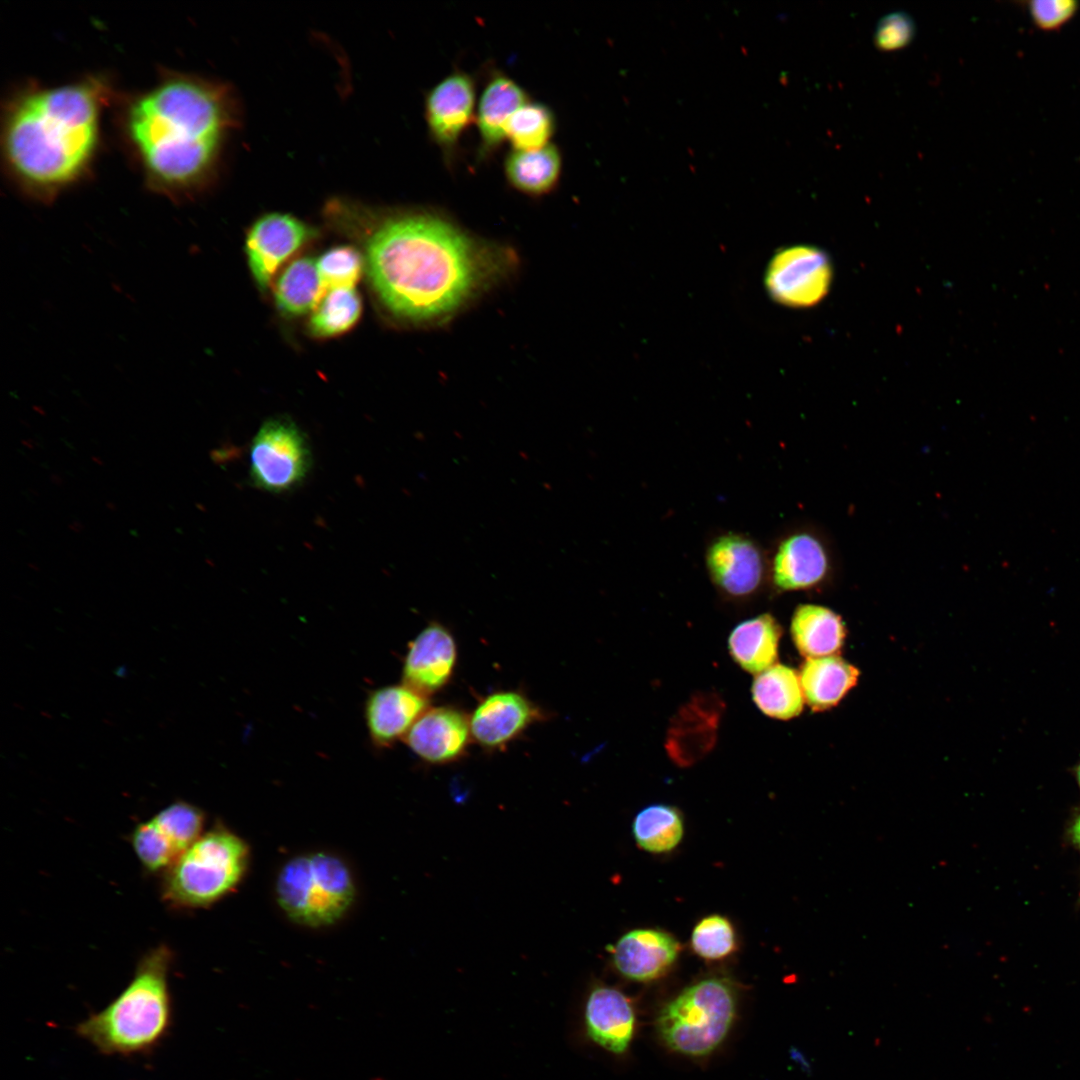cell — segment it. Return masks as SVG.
<instances>
[{"label": "cell", "instance_id": "1", "mask_svg": "<svg viewBox=\"0 0 1080 1080\" xmlns=\"http://www.w3.org/2000/svg\"><path fill=\"white\" fill-rule=\"evenodd\" d=\"M361 214L370 223L365 264L371 284L384 306L404 321L445 322L513 265L509 251L479 241L440 215Z\"/></svg>", "mask_w": 1080, "mask_h": 1080}, {"label": "cell", "instance_id": "2", "mask_svg": "<svg viewBox=\"0 0 1080 1080\" xmlns=\"http://www.w3.org/2000/svg\"><path fill=\"white\" fill-rule=\"evenodd\" d=\"M233 120L224 87L179 77L133 104L128 129L151 180L167 191H184L208 175Z\"/></svg>", "mask_w": 1080, "mask_h": 1080}, {"label": "cell", "instance_id": "3", "mask_svg": "<svg viewBox=\"0 0 1080 1080\" xmlns=\"http://www.w3.org/2000/svg\"><path fill=\"white\" fill-rule=\"evenodd\" d=\"M100 97L82 83L41 89L18 100L8 115V164L26 186L51 193L76 179L95 149Z\"/></svg>", "mask_w": 1080, "mask_h": 1080}, {"label": "cell", "instance_id": "4", "mask_svg": "<svg viewBox=\"0 0 1080 1080\" xmlns=\"http://www.w3.org/2000/svg\"><path fill=\"white\" fill-rule=\"evenodd\" d=\"M173 958L164 944L147 951L127 986L105 1008L78 1023L77 1035L105 1055L132 1056L156 1048L172 1025L168 979Z\"/></svg>", "mask_w": 1080, "mask_h": 1080}, {"label": "cell", "instance_id": "5", "mask_svg": "<svg viewBox=\"0 0 1080 1080\" xmlns=\"http://www.w3.org/2000/svg\"><path fill=\"white\" fill-rule=\"evenodd\" d=\"M247 863L246 843L215 827L202 833L162 874L161 898L177 910L208 907L237 886Z\"/></svg>", "mask_w": 1080, "mask_h": 1080}, {"label": "cell", "instance_id": "6", "mask_svg": "<svg viewBox=\"0 0 1080 1080\" xmlns=\"http://www.w3.org/2000/svg\"><path fill=\"white\" fill-rule=\"evenodd\" d=\"M737 1010L734 984L725 977L693 983L658 1013L659 1037L672 1051L703 1057L715 1051L728 1035Z\"/></svg>", "mask_w": 1080, "mask_h": 1080}, {"label": "cell", "instance_id": "7", "mask_svg": "<svg viewBox=\"0 0 1080 1080\" xmlns=\"http://www.w3.org/2000/svg\"><path fill=\"white\" fill-rule=\"evenodd\" d=\"M278 903L294 922L311 927L330 925L351 906L355 887L342 860L328 853L291 859L276 883Z\"/></svg>", "mask_w": 1080, "mask_h": 1080}, {"label": "cell", "instance_id": "8", "mask_svg": "<svg viewBox=\"0 0 1080 1080\" xmlns=\"http://www.w3.org/2000/svg\"><path fill=\"white\" fill-rule=\"evenodd\" d=\"M311 466L307 439L287 417L265 421L251 441L249 475L256 488L282 493L296 488Z\"/></svg>", "mask_w": 1080, "mask_h": 1080}, {"label": "cell", "instance_id": "9", "mask_svg": "<svg viewBox=\"0 0 1080 1080\" xmlns=\"http://www.w3.org/2000/svg\"><path fill=\"white\" fill-rule=\"evenodd\" d=\"M704 563L714 587L730 598L754 595L769 578V554L752 536L726 531L706 545Z\"/></svg>", "mask_w": 1080, "mask_h": 1080}, {"label": "cell", "instance_id": "10", "mask_svg": "<svg viewBox=\"0 0 1080 1080\" xmlns=\"http://www.w3.org/2000/svg\"><path fill=\"white\" fill-rule=\"evenodd\" d=\"M831 280L828 257L822 250L808 245L779 250L769 261L764 278L769 296L794 308L819 303L828 293Z\"/></svg>", "mask_w": 1080, "mask_h": 1080}, {"label": "cell", "instance_id": "11", "mask_svg": "<svg viewBox=\"0 0 1080 1080\" xmlns=\"http://www.w3.org/2000/svg\"><path fill=\"white\" fill-rule=\"evenodd\" d=\"M832 568L828 544L808 528L786 533L769 554V579L782 592L817 587L831 575Z\"/></svg>", "mask_w": 1080, "mask_h": 1080}, {"label": "cell", "instance_id": "12", "mask_svg": "<svg viewBox=\"0 0 1080 1080\" xmlns=\"http://www.w3.org/2000/svg\"><path fill=\"white\" fill-rule=\"evenodd\" d=\"M313 229L290 214L273 212L250 227L245 251L256 284L266 289L278 268L314 235Z\"/></svg>", "mask_w": 1080, "mask_h": 1080}, {"label": "cell", "instance_id": "13", "mask_svg": "<svg viewBox=\"0 0 1080 1080\" xmlns=\"http://www.w3.org/2000/svg\"><path fill=\"white\" fill-rule=\"evenodd\" d=\"M457 662V645L442 624L430 623L409 643L402 666L403 683L429 696L451 679Z\"/></svg>", "mask_w": 1080, "mask_h": 1080}, {"label": "cell", "instance_id": "14", "mask_svg": "<svg viewBox=\"0 0 1080 1080\" xmlns=\"http://www.w3.org/2000/svg\"><path fill=\"white\" fill-rule=\"evenodd\" d=\"M616 971L636 982H650L666 974L676 962L680 944L669 932L637 928L607 947Z\"/></svg>", "mask_w": 1080, "mask_h": 1080}, {"label": "cell", "instance_id": "15", "mask_svg": "<svg viewBox=\"0 0 1080 1080\" xmlns=\"http://www.w3.org/2000/svg\"><path fill=\"white\" fill-rule=\"evenodd\" d=\"M542 718V711L520 692H496L483 698L473 710L469 718L471 738L489 750L503 748Z\"/></svg>", "mask_w": 1080, "mask_h": 1080}, {"label": "cell", "instance_id": "16", "mask_svg": "<svg viewBox=\"0 0 1080 1080\" xmlns=\"http://www.w3.org/2000/svg\"><path fill=\"white\" fill-rule=\"evenodd\" d=\"M428 708V697L404 683L370 692L365 701L364 717L373 745L386 748L404 739Z\"/></svg>", "mask_w": 1080, "mask_h": 1080}, {"label": "cell", "instance_id": "17", "mask_svg": "<svg viewBox=\"0 0 1080 1080\" xmlns=\"http://www.w3.org/2000/svg\"><path fill=\"white\" fill-rule=\"evenodd\" d=\"M471 737L469 718L448 707L428 708L414 723L404 742L421 760L445 764L459 759Z\"/></svg>", "mask_w": 1080, "mask_h": 1080}, {"label": "cell", "instance_id": "18", "mask_svg": "<svg viewBox=\"0 0 1080 1080\" xmlns=\"http://www.w3.org/2000/svg\"><path fill=\"white\" fill-rule=\"evenodd\" d=\"M475 105V85L465 72L455 71L428 93L425 116L434 141L452 150L470 125Z\"/></svg>", "mask_w": 1080, "mask_h": 1080}, {"label": "cell", "instance_id": "19", "mask_svg": "<svg viewBox=\"0 0 1080 1080\" xmlns=\"http://www.w3.org/2000/svg\"><path fill=\"white\" fill-rule=\"evenodd\" d=\"M588 1037L603 1049L623 1054L635 1031V1012L630 999L617 988L595 984L584 1007Z\"/></svg>", "mask_w": 1080, "mask_h": 1080}, {"label": "cell", "instance_id": "20", "mask_svg": "<svg viewBox=\"0 0 1080 1080\" xmlns=\"http://www.w3.org/2000/svg\"><path fill=\"white\" fill-rule=\"evenodd\" d=\"M718 706L712 697L701 696L682 708L667 742L671 756L679 764H689L709 750L719 719Z\"/></svg>", "mask_w": 1080, "mask_h": 1080}, {"label": "cell", "instance_id": "21", "mask_svg": "<svg viewBox=\"0 0 1080 1080\" xmlns=\"http://www.w3.org/2000/svg\"><path fill=\"white\" fill-rule=\"evenodd\" d=\"M527 102L525 91L513 79L495 74L486 84L477 113V126L484 153L495 150L506 138L512 115Z\"/></svg>", "mask_w": 1080, "mask_h": 1080}, {"label": "cell", "instance_id": "22", "mask_svg": "<svg viewBox=\"0 0 1080 1080\" xmlns=\"http://www.w3.org/2000/svg\"><path fill=\"white\" fill-rule=\"evenodd\" d=\"M857 668L837 656L808 658L801 667L804 699L815 711L836 705L857 683Z\"/></svg>", "mask_w": 1080, "mask_h": 1080}, {"label": "cell", "instance_id": "23", "mask_svg": "<svg viewBox=\"0 0 1080 1080\" xmlns=\"http://www.w3.org/2000/svg\"><path fill=\"white\" fill-rule=\"evenodd\" d=\"M845 626L832 610L815 604H802L794 611L791 634L798 651L807 658L831 656L843 645Z\"/></svg>", "mask_w": 1080, "mask_h": 1080}, {"label": "cell", "instance_id": "24", "mask_svg": "<svg viewBox=\"0 0 1080 1080\" xmlns=\"http://www.w3.org/2000/svg\"><path fill=\"white\" fill-rule=\"evenodd\" d=\"M781 628L768 613L737 625L729 637V651L745 671L759 674L773 666L778 655Z\"/></svg>", "mask_w": 1080, "mask_h": 1080}, {"label": "cell", "instance_id": "25", "mask_svg": "<svg viewBox=\"0 0 1080 1080\" xmlns=\"http://www.w3.org/2000/svg\"><path fill=\"white\" fill-rule=\"evenodd\" d=\"M561 162L559 150L551 144L535 150L513 149L505 160V176L518 191L543 195L558 183Z\"/></svg>", "mask_w": 1080, "mask_h": 1080}, {"label": "cell", "instance_id": "26", "mask_svg": "<svg viewBox=\"0 0 1080 1080\" xmlns=\"http://www.w3.org/2000/svg\"><path fill=\"white\" fill-rule=\"evenodd\" d=\"M753 700L766 715L787 720L804 705L800 677L792 668L776 664L759 673L752 686Z\"/></svg>", "mask_w": 1080, "mask_h": 1080}, {"label": "cell", "instance_id": "27", "mask_svg": "<svg viewBox=\"0 0 1080 1080\" xmlns=\"http://www.w3.org/2000/svg\"><path fill=\"white\" fill-rule=\"evenodd\" d=\"M325 291L316 260L301 257L291 262L277 279L274 299L282 313L299 316L314 310Z\"/></svg>", "mask_w": 1080, "mask_h": 1080}, {"label": "cell", "instance_id": "28", "mask_svg": "<svg viewBox=\"0 0 1080 1080\" xmlns=\"http://www.w3.org/2000/svg\"><path fill=\"white\" fill-rule=\"evenodd\" d=\"M637 845L650 853L662 854L674 850L684 835L681 812L671 805L653 804L637 813L632 823Z\"/></svg>", "mask_w": 1080, "mask_h": 1080}, {"label": "cell", "instance_id": "29", "mask_svg": "<svg viewBox=\"0 0 1080 1080\" xmlns=\"http://www.w3.org/2000/svg\"><path fill=\"white\" fill-rule=\"evenodd\" d=\"M361 312V298L355 287L329 289L315 307L309 328L318 337L338 336L358 322Z\"/></svg>", "mask_w": 1080, "mask_h": 1080}, {"label": "cell", "instance_id": "30", "mask_svg": "<svg viewBox=\"0 0 1080 1080\" xmlns=\"http://www.w3.org/2000/svg\"><path fill=\"white\" fill-rule=\"evenodd\" d=\"M150 819L178 856L202 835L205 823L200 808L180 800L161 809Z\"/></svg>", "mask_w": 1080, "mask_h": 1080}, {"label": "cell", "instance_id": "31", "mask_svg": "<svg viewBox=\"0 0 1080 1080\" xmlns=\"http://www.w3.org/2000/svg\"><path fill=\"white\" fill-rule=\"evenodd\" d=\"M554 129L552 111L544 104L528 101L512 115L505 133L514 150H535L550 144Z\"/></svg>", "mask_w": 1080, "mask_h": 1080}, {"label": "cell", "instance_id": "32", "mask_svg": "<svg viewBox=\"0 0 1080 1080\" xmlns=\"http://www.w3.org/2000/svg\"><path fill=\"white\" fill-rule=\"evenodd\" d=\"M690 946L704 960H722L737 949V934L732 922L720 914L700 919L694 926Z\"/></svg>", "mask_w": 1080, "mask_h": 1080}, {"label": "cell", "instance_id": "33", "mask_svg": "<svg viewBox=\"0 0 1080 1080\" xmlns=\"http://www.w3.org/2000/svg\"><path fill=\"white\" fill-rule=\"evenodd\" d=\"M316 262L325 290L355 287L365 266L362 254L356 248L347 245L327 250Z\"/></svg>", "mask_w": 1080, "mask_h": 1080}, {"label": "cell", "instance_id": "34", "mask_svg": "<svg viewBox=\"0 0 1080 1080\" xmlns=\"http://www.w3.org/2000/svg\"><path fill=\"white\" fill-rule=\"evenodd\" d=\"M915 34L912 17L905 12H892L878 22L875 33V45L884 51H893L907 46Z\"/></svg>", "mask_w": 1080, "mask_h": 1080}, {"label": "cell", "instance_id": "35", "mask_svg": "<svg viewBox=\"0 0 1080 1080\" xmlns=\"http://www.w3.org/2000/svg\"><path fill=\"white\" fill-rule=\"evenodd\" d=\"M1078 3L1071 0H1034L1028 2L1032 22L1043 31H1054L1069 22L1078 10Z\"/></svg>", "mask_w": 1080, "mask_h": 1080}, {"label": "cell", "instance_id": "36", "mask_svg": "<svg viewBox=\"0 0 1080 1080\" xmlns=\"http://www.w3.org/2000/svg\"><path fill=\"white\" fill-rule=\"evenodd\" d=\"M1071 834L1074 843L1080 849V816H1078L1073 822Z\"/></svg>", "mask_w": 1080, "mask_h": 1080}, {"label": "cell", "instance_id": "37", "mask_svg": "<svg viewBox=\"0 0 1080 1080\" xmlns=\"http://www.w3.org/2000/svg\"><path fill=\"white\" fill-rule=\"evenodd\" d=\"M1076 778H1077L1078 784L1080 786V763L1078 764V766L1076 768Z\"/></svg>", "mask_w": 1080, "mask_h": 1080}]
</instances>
